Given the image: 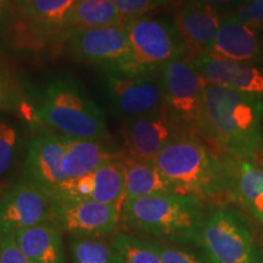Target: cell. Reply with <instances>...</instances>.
Wrapping results in <instances>:
<instances>
[{
    "mask_svg": "<svg viewBox=\"0 0 263 263\" xmlns=\"http://www.w3.org/2000/svg\"><path fill=\"white\" fill-rule=\"evenodd\" d=\"M26 105L24 91L18 82L8 71L0 67V111H21Z\"/></svg>",
    "mask_w": 263,
    "mask_h": 263,
    "instance_id": "27",
    "label": "cell"
},
{
    "mask_svg": "<svg viewBox=\"0 0 263 263\" xmlns=\"http://www.w3.org/2000/svg\"><path fill=\"white\" fill-rule=\"evenodd\" d=\"M72 263H121L112 242L104 239L71 238Z\"/></svg>",
    "mask_w": 263,
    "mask_h": 263,
    "instance_id": "25",
    "label": "cell"
},
{
    "mask_svg": "<svg viewBox=\"0 0 263 263\" xmlns=\"http://www.w3.org/2000/svg\"><path fill=\"white\" fill-rule=\"evenodd\" d=\"M190 132L184 130L164 106L155 112L128 120L123 132L124 156L154 161L170 141Z\"/></svg>",
    "mask_w": 263,
    "mask_h": 263,
    "instance_id": "14",
    "label": "cell"
},
{
    "mask_svg": "<svg viewBox=\"0 0 263 263\" xmlns=\"http://www.w3.org/2000/svg\"><path fill=\"white\" fill-rule=\"evenodd\" d=\"M15 239L32 263H67L61 230L52 222L20 230Z\"/></svg>",
    "mask_w": 263,
    "mask_h": 263,
    "instance_id": "21",
    "label": "cell"
},
{
    "mask_svg": "<svg viewBox=\"0 0 263 263\" xmlns=\"http://www.w3.org/2000/svg\"><path fill=\"white\" fill-rule=\"evenodd\" d=\"M117 25L122 24L112 0H78L68 16L67 32Z\"/></svg>",
    "mask_w": 263,
    "mask_h": 263,
    "instance_id": "23",
    "label": "cell"
},
{
    "mask_svg": "<svg viewBox=\"0 0 263 263\" xmlns=\"http://www.w3.org/2000/svg\"><path fill=\"white\" fill-rule=\"evenodd\" d=\"M52 213L51 196L18 178L0 195V238L51 222Z\"/></svg>",
    "mask_w": 263,
    "mask_h": 263,
    "instance_id": "12",
    "label": "cell"
},
{
    "mask_svg": "<svg viewBox=\"0 0 263 263\" xmlns=\"http://www.w3.org/2000/svg\"><path fill=\"white\" fill-rule=\"evenodd\" d=\"M189 60L207 84L219 85L245 94L263 95V71L256 66L206 54Z\"/></svg>",
    "mask_w": 263,
    "mask_h": 263,
    "instance_id": "16",
    "label": "cell"
},
{
    "mask_svg": "<svg viewBox=\"0 0 263 263\" xmlns=\"http://www.w3.org/2000/svg\"><path fill=\"white\" fill-rule=\"evenodd\" d=\"M207 213L202 200L180 194H157L124 201L122 223L137 235L182 248L201 245Z\"/></svg>",
    "mask_w": 263,
    "mask_h": 263,
    "instance_id": "2",
    "label": "cell"
},
{
    "mask_svg": "<svg viewBox=\"0 0 263 263\" xmlns=\"http://www.w3.org/2000/svg\"><path fill=\"white\" fill-rule=\"evenodd\" d=\"M17 15L18 10L11 0H0V47H4L6 34Z\"/></svg>",
    "mask_w": 263,
    "mask_h": 263,
    "instance_id": "32",
    "label": "cell"
},
{
    "mask_svg": "<svg viewBox=\"0 0 263 263\" xmlns=\"http://www.w3.org/2000/svg\"><path fill=\"white\" fill-rule=\"evenodd\" d=\"M229 16L255 31H263V0H246Z\"/></svg>",
    "mask_w": 263,
    "mask_h": 263,
    "instance_id": "29",
    "label": "cell"
},
{
    "mask_svg": "<svg viewBox=\"0 0 263 263\" xmlns=\"http://www.w3.org/2000/svg\"><path fill=\"white\" fill-rule=\"evenodd\" d=\"M76 60L98 66L101 71L127 72L130 47L123 25L66 32L60 44Z\"/></svg>",
    "mask_w": 263,
    "mask_h": 263,
    "instance_id": "7",
    "label": "cell"
},
{
    "mask_svg": "<svg viewBox=\"0 0 263 263\" xmlns=\"http://www.w3.org/2000/svg\"><path fill=\"white\" fill-rule=\"evenodd\" d=\"M0 263H32L21 251L15 235L0 238Z\"/></svg>",
    "mask_w": 263,
    "mask_h": 263,
    "instance_id": "31",
    "label": "cell"
},
{
    "mask_svg": "<svg viewBox=\"0 0 263 263\" xmlns=\"http://www.w3.org/2000/svg\"><path fill=\"white\" fill-rule=\"evenodd\" d=\"M52 223L71 238L105 239L122 223L121 207L89 200L52 199Z\"/></svg>",
    "mask_w": 263,
    "mask_h": 263,
    "instance_id": "10",
    "label": "cell"
},
{
    "mask_svg": "<svg viewBox=\"0 0 263 263\" xmlns=\"http://www.w3.org/2000/svg\"><path fill=\"white\" fill-rule=\"evenodd\" d=\"M200 248L209 263H263V251L248 219L229 207L207 213Z\"/></svg>",
    "mask_w": 263,
    "mask_h": 263,
    "instance_id": "5",
    "label": "cell"
},
{
    "mask_svg": "<svg viewBox=\"0 0 263 263\" xmlns=\"http://www.w3.org/2000/svg\"><path fill=\"white\" fill-rule=\"evenodd\" d=\"M24 153V137L15 124L0 118V193L14 176Z\"/></svg>",
    "mask_w": 263,
    "mask_h": 263,
    "instance_id": "24",
    "label": "cell"
},
{
    "mask_svg": "<svg viewBox=\"0 0 263 263\" xmlns=\"http://www.w3.org/2000/svg\"><path fill=\"white\" fill-rule=\"evenodd\" d=\"M101 74L108 100L118 116L132 120L164 107L160 71L154 73L101 71Z\"/></svg>",
    "mask_w": 263,
    "mask_h": 263,
    "instance_id": "9",
    "label": "cell"
},
{
    "mask_svg": "<svg viewBox=\"0 0 263 263\" xmlns=\"http://www.w3.org/2000/svg\"><path fill=\"white\" fill-rule=\"evenodd\" d=\"M71 138L43 129L34 132L26 150V156L18 178L52 196L62 182V161Z\"/></svg>",
    "mask_w": 263,
    "mask_h": 263,
    "instance_id": "11",
    "label": "cell"
},
{
    "mask_svg": "<svg viewBox=\"0 0 263 263\" xmlns=\"http://www.w3.org/2000/svg\"><path fill=\"white\" fill-rule=\"evenodd\" d=\"M78 0H31L18 11L37 37L47 45H59L67 32L71 10Z\"/></svg>",
    "mask_w": 263,
    "mask_h": 263,
    "instance_id": "19",
    "label": "cell"
},
{
    "mask_svg": "<svg viewBox=\"0 0 263 263\" xmlns=\"http://www.w3.org/2000/svg\"><path fill=\"white\" fill-rule=\"evenodd\" d=\"M201 2L206 3V4L215 6L216 9H218L219 6H235V5H241L244 4L246 0H201Z\"/></svg>",
    "mask_w": 263,
    "mask_h": 263,
    "instance_id": "33",
    "label": "cell"
},
{
    "mask_svg": "<svg viewBox=\"0 0 263 263\" xmlns=\"http://www.w3.org/2000/svg\"><path fill=\"white\" fill-rule=\"evenodd\" d=\"M164 106L184 130L197 134L206 82L188 58L168 61L160 68Z\"/></svg>",
    "mask_w": 263,
    "mask_h": 263,
    "instance_id": "8",
    "label": "cell"
},
{
    "mask_svg": "<svg viewBox=\"0 0 263 263\" xmlns=\"http://www.w3.org/2000/svg\"><path fill=\"white\" fill-rule=\"evenodd\" d=\"M206 55L245 64L263 62V39L257 31L228 16Z\"/></svg>",
    "mask_w": 263,
    "mask_h": 263,
    "instance_id": "17",
    "label": "cell"
},
{
    "mask_svg": "<svg viewBox=\"0 0 263 263\" xmlns=\"http://www.w3.org/2000/svg\"><path fill=\"white\" fill-rule=\"evenodd\" d=\"M12 4L16 6V9L18 10V11H22L26 6H27L29 3H31V0H11Z\"/></svg>",
    "mask_w": 263,
    "mask_h": 263,
    "instance_id": "34",
    "label": "cell"
},
{
    "mask_svg": "<svg viewBox=\"0 0 263 263\" xmlns=\"http://www.w3.org/2000/svg\"><path fill=\"white\" fill-rule=\"evenodd\" d=\"M229 176V196L263 224V168L249 160H226Z\"/></svg>",
    "mask_w": 263,
    "mask_h": 263,
    "instance_id": "18",
    "label": "cell"
},
{
    "mask_svg": "<svg viewBox=\"0 0 263 263\" xmlns=\"http://www.w3.org/2000/svg\"><path fill=\"white\" fill-rule=\"evenodd\" d=\"M111 242L117 251L121 263H162L144 236L118 233Z\"/></svg>",
    "mask_w": 263,
    "mask_h": 263,
    "instance_id": "26",
    "label": "cell"
},
{
    "mask_svg": "<svg viewBox=\"0 0 263 263\" xmlns=\"http://www.w3.org/2000/svg\"><path fill=\"white\" fill-rule=\"evenodd\" d=\"M151 2H153V4L155 5L156 8V6H163V5L170 4V3H172L173 0H151Z\"/></svg>",
    "mask_w": 263,
    "mask_h": 263,
    "instance_id": "35",
    "label": "cell"
},
{
    "mask_svg": "<svg viewBox=\"0 0 263 263\" xmlns=\"http://www.w3.org/2000/svg\"><path fill=\"white\" fill-rule=\"evenodd\" d=\"M123 26L132 57L127 73H154L168 61L188 58V49L174 22L143 16Z\"/></svg>",
    "mask_w": 263,
    "mask_h": 263,
    "instance_id": "6",
    "label": "cell"
},
{
    "mask_svg": "<svg viewBox=\"0 0 263 263\" xmlns=\"http://www.w3.org/2000/svg\"><path fill=\"white\" fill-rule=\"evenodd\" d=\"M122 157L123 151L114 147L106 140L71 138L62 161V173L65 180L78 178Z\"/></svg>",
    "mask_w": 263,
    "mask_h": 263,
    "instance_id": "20",
    "label": "cell"
},
{
    "mask_svg": "<svg viewBox=\"0 0 263 263\" xmlns=\"http://www.w3.org/2000/svg\"><path fill=\"white\" fill-rule=\"evenodd\" d=\"M154 162L176 194L202 201L229 195L226 160L218 159L195 133H184L170 141Z\"/></svg>",
    "mask_w": 263,
    "mask_h": 263,
    "instance_id": "3",
    "label": "cell"
},
{
    "mask_svg": "<svg viewBox=\"0 0 263 263\" xmlns=\"http://www.w3.org/2000/svg\"><path fill=\"white\" fill-rule=\"evenodd\" d=\"M197 133L235 159L263 150V98L207 84Z\"/></svg>",
    "mask_w": 263,
    "mask_h": 263,
    "instance_id": "1",
    "label": "cell"
},
{
    "mask_svg": "<svg viewBox=\"0 0 263 263\" xmlns=\"http://www.w3.org/2000/svg\"><path fill=\"white\" fill-rule=\"evenodd\" d=\"M120 15L121 24H126L130 20L145 16L147 12L155 9L151 0H112Z\"/></svg>",
    "mask_w": 263,
    "mask_h": 263,
    "instance_id": "30",
    "label": "cell"
},
{
    "mask_svg": "<svg viewBox=\"0 0 263 263\" xmlns=\"http://www.w3.org/2000/svg\"><path fill=\"white\" fill-rule=\"evenodd\" d=\"M123 162L127 170L126 200L174 193L173 186L154 161H140L123 155Z\"/></svg>",
    "mask_w": 263,
    "mask_h": 263,
    "instance_id": "22",
    "label": "cell"
},
{
    "mask_svg": "<svg viewBox=\"0 0 263 263\" xmlns=\"http://www.w3.org/2000/svg\"><path fill=\"white\" fill-rule=\"evenodd\" d=\"M126 196L127 170L122 157L78 178L65 180L51 199L89 200L123 209Z\"/></svg>",
    "mask_w": 263,
    "mask_h": 263,
    "instance_id": "13",
    "label": "cell"
},
{
    "mask_svg": "<svg viewBox=\"0 0 263 263\" xmlns=\"http://www.w3.org/2000/svg\"><path fill=\"white\" fill-rule=\"evenodd\" d=\"M221 24V14L215 6L201 0H177L174 25L188 49V59L207 54Z\"/></svg>",
    "mask_w": 263,
    "mask_h": 263,
    "instance_id": "15",
    "label": "cell"
},
{
    "mask_svg": "<svg viewBox=\"0 0 263 263\" xmlns=\"http://www.w3.org/2000/svg\"><path fill=\"white\" fill-rule=\"evenodd\" d=\"M33 116L49 129L72 139L110 138L103 110L70 74L55 78L45 87Z\"/></svg>",
    "mask_w": 263,
    "mask_h": 263,
    "instance_id": "4",
    "label": "cell"
},
{
    "mask_svg": "<svg viewBox=\"0 0 263 263\" xmlns=\"http://www.w3.org/2000/svg\"><path fill=\"white\" fill-rule=\"evenodd\" d=\"M145 238V236H144ZM149 245L155 250L162 263H209L205 256H200L195 252L189 251L186 248L177 246L167 242L157 241L149 238H145Z\"/></svg>",
    "mask_w": 263,
    "mask_h": 263,
    "instance_id": "28",
    "label": "cell"
}]
</instances>
